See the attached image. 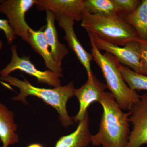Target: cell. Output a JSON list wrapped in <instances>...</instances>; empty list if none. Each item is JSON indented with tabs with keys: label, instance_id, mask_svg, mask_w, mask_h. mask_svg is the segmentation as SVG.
Segmentation results:
<instances>
[{
	"label": "cell",
	"instance_id": "1",
	"mask_svg": "<svg viewBox=\"0 0 147 147\" xmlns=\"http://www.w3.org/2000/svg\"><path fill=\"white\" fill-rule=\"evenodd\" d=\"M102 112L99 130L92 135L91 144L96 146L126 147L130 130V113L123 112L110 92H105L100 102Z\"/></svg>",
	"mask_w": 147,
	"mask_h": 147
},
{
	"label": "cell",
	"instance_id": "2",
	"mask_svg": "<svg viewBox=\"0 0 147 147\" xmlns=\"http://www.w3.org/2000/svg\"><path fill=\"white\" fill-rule=\"evenodd\" d=\"M24 79V81H22L10 75L0 77V80L17 87L20 90L19 94L12 98L14 101H20L27 104L26 98L29 96L38 98L56 109L64 127H67L73 125L74 123L73 117L69 115L66 108L69 99L74 96L75 88L73 82L63 86L46 89L35 87L26 79L25 78Z\"/></svg>",
	"mask_w": 147,
	"mask_h": 147
},
{
	"label": "cell",
	"instance_id": "3",
	"mask_svg": "<svg viewBox=\"0 0 147 147\" xmlns=\"http://www.w3.org/2000/svg\"><path fill=\"white\" fill-rule=\"evenodd\" d=\"M88 35L92 47L91 54L102 71L107 88L121 109L129 111L139 102L141 96L131 90L124 81L119 69L120 63L117 59L110 53L105 52L102 54L96 46L92 36Z\"/></svg>",
	"mask_w": 147,
	"mask_h": 147
},
{
	"label": "cell",
	"instance_id": "4",
	"mask_svg": "<svg viewBox=\"0 0 147 147\" xmlns=\"http://www.w3.org/2000/svg\"><path fill=\"white\" fill-rule=\"evenodd\" d=\"M81 26L88 35L119 46H124L131 41L141 40L134 28L119 16L93 14L86 9Z\"/></svg>",
	"mask_w": 147,
	"mask_h": 147
},
{
	"label": "cell",
	"instance_id": "5",
	"mask_svg": "<svg viewBox=\"0 0 147 147\" xmlns=\"http://www.w3.org/2000/svg\"><path fill=\"white\" fill-rule=\"evenodd\" d=\"M11 50L12 55L11 61L0 71L1 77L8 76L13 71L19 70L35 77L40 83L47 84L54 88L61 86L60 78L63 77L62 74H58L50 70H38L31 62L30 56H18L16 45H11Z\"/></svg>",
	"mask_w": 147,
	"mask_h": 147
},
{
	"label": "cell",
	"instance_id": "6",
	"mask_svg": "<svg viewBox=\"0 0 147 147\" xmlns=\"http://www.w3.org/2000/svg\"><path fill=\"white\" fill-rule=\"evenodd\" d=\"M35 2L36 0H0V13L6 16L15 36L28 43L30 27L25 16Z\"/></svg>",
	"mask_w": 147,
	"mask_h": 147
},
{
	"label": "cell",
	"instance_id": "7",
	"mask_svg": "<svg viewBox=\"0 0 147 147\" xmlns=\"http://www.w3.org/2000/svg\"><path fill=\"white\" fill-rule=\"evenodd\" d=\"M90 35L92 36L95 44L98 50L110 53L115 57L120 63L131 68L137 73L144 75L141 63V51L139 42L131 41L122 47Z\"/></svg>",
	"mask_w": 147,
	"mask_h": 147
},
{
	"label": "cell",
	"instance_id": "8",
	"mask_svg": "<svg viewBox=\"0 0 147 147\" xmlns=\"http://www.w3.org/2000/svg\"><path fill=\"white\" fill-rule=\"evenodd\" d=\"M132 125L126 147H141L147 144V93L141 96L139 102L129 111Z\"/></svg>",
	"mask_w": 147,
	"mask_h": 147
},
{
	"label": "cell",
	"instance_id": "9",
	"mask_svg": "<svg viewBox=\"0 0 147 147\" xmlns=\"http://www.w3.org/2000/svg\"><path fill=\"white\" fill-rule=\"evenodd\" d=\"M107 88V85L99 81L94 75L88 78V80L81 88L75 89L74 96L78 98L79 109L78 113L73 117L77 122L83 119L90 105L94 102L100 103L102 96Z\"/></svg>",
	"mask_w": 147,
	"mask_h": 147
},
{
	"label": "cell",
	"instance_id": "10",
	"mask_svg": "<svg viewBox=\"0 0 147 147\" xmlns=\"http://www.w3.org/2000/svg\"><path fill=\"white\" fill-rule=\"evenodd\" d=\"M35 5L38 10L52 12L55 19L66 16L77 22L82 21L86 10L84 0H36Z\"/></svg>",
	"mask_w": 147,
	"mask_h": 147
},
{
	"label": "cell",
	"instance_id": "11",
	"mask_svg": "<svg viewBox=\"0 0 147 147\" xmlns=\"http://www.w3.org/2000/svg\"><path fill=\"white\" fill-rule=\"evenodd\" d=\"M59 26L64 31V38L69 47L76 55L78 60L86 71L88 78L93 75L91 63L94 59L91 53H89L84 49L77 38L74 29V21L72 18L66 16H61L56 18Z\"/></svg>",
	"mask_w": 147,
	"mask_h": 147
},
{
	"label": "cell",
	"instance_id": "12",
	"mask_svg": "<svg viewBox=\"0 0 147 147\" xmlns=\"http://www.w3.org/2000/svg\"><path fill=\"white\" fill-rule=\"evenodd\" d=\"M28 43L32 49L42 56L46 67L50 71L58 74H62L61 66L59 65L55 60L49 50V45L44 35L43 28L34 30L30 28L29 30Z\"/></svg>",
	"mask_w": 147,
	"mask_h": 147
},
{
	"label": "cell",
	"instance_id": "13",
	"mask_svg": "<svg viewBox=\"0 0 147 147\" xmlns=\"http://www.w3.org/2000/svg\"><path fill=\"white\" fill-rule=\"evenodd\" d=\"M89 117L88 112L82 120L79 121L77 128L68 135L61 137L55 147H88L91 143Z\"/></svg>",
	"mask_w": 147,
	"mask_h": 147
},
{
	"label": "cell",
	"instance_id": "14",
	"mask_svg": "<svg viewBox=\"0 0 147 147\" xmlns=\"http://www.w3.org/2000/svg\"><path fill=\"white\" fill-rule=\"evenodd\" d=\"M46 26L44 35L54 60L59 65L61 66L64 58L68 55L69 51L66 45L61 43L55 26V17L53 13L46 11Z\"/></svg>",
	"mask_w": 147,
	"mask_h": 147
},
{
	"label": "cell",
	"instance_id": "15",
	"mask_svg": "<svg viewBox=\"0 0 147 147\" xmlns=\"http://www.w3.org/2000/svg\"><path fill=\"white\" fill-rule=\"evenodd\" d=\"M17 127L13 112L0 103V139L3 144L2 147H8L19 142V137L16 133Z\"/></svg>",
	"mask_w": 147,
	"mask_h": 147
},
{
	"label": "cell",
	"instance_id": "16",
	"mask_svg": "<svg viewBox=\"0 0 147 147\" xmlns=\"http://www.w3.org/2000/svg\"><path fill=\"white\" fill-rule=\"evenodd\" d=\"M122 18L134 28L141 40H147V0H142L136 10Z\"/></svg>",
	"mask_w": 147,
	"mask_h": 147
},
{
	"label": "cell",
	"instance_id": "17",
	"mask_svg": "<svg viewBox=\"0 0 147 147\" xmlns=\"http://www.w3.org/2000/svg\"><path fill=\"white\" fill-rule=\"evenodd\" d=\"M86 10L93 14L105 16H118L113 0H84Z\"/></svg>",
	"mask_w": 147,
	"mask_h": 147
},
{
	"label": "cell",
	"instance_id": "18",
	"mask_svg": "<svg viewBox=\"0 0 147 147\" xmlns=\"http://www.w3.org/2000/svg\"><path fill=\"white\" fill-rule=\"evenodd\" d=\"M119 69L124 81L131 90L147 91V75L137 73L121 63Z\"/></svg>",
	"mask_w": 147,
	"mask_h": 147
},
{
	"label": "cell",
	"instance_id": "19",
	"mask_svg": "<svg viewBox=\"0 0 147 147\" xmlns=\"http://www.w3.org/2000/svg\"><path fill=\"white\" fill-rule=\"evenodd\" d=\"M118 16L123 17L136 10L142 3L140 0H113Z\"/></svg>",
	"mask_w": 147,
	"mask_h": 147
},
{
	"label": "cell",
	"instance_id": "20",
	"mask_svg": "<svg viewBox=\"0 0 147 147\" xmlns=\"http://www.w3.org/2000/svg\"><path fill=\"white\" fill-rule=\"evenodd\" d=\"M0 30L3 31L4 32L8 45L12 44L16 38V36L9 24L7 19L0 18Z\"/></svg>",
	"mask_w": 147,
	"mask_h": 147
},
{
	"label": "cell",
	"instance_id": "21",
	"mask_svg": "<svg viewBox=\"0 0 147 147\" xmlns=\"http://www.w3.org/2000/svg\"><path fill=\"white\" fill-rule=\"evenodd\" d=\"M141 51V63L144 74L147 76V40L139 42Z\"/></svg>",
	"mask_w": 147,
	"mask_h": 147
},
{
	"label": "cell",
	"instance_id": "22",
	"mask_svg": "<svg viewBox=\"0 0 147 147\" xmlns=\"http://www.w3.org/2000/svg\"><path fill=\"white\" fill-rule=\"evenodd\" d=\"M27 147H44L40 144H33L29 145Z\"/></svg>",
	"mask_w": 147,
	"mask_h": 147
},
{
	"label": "cell",
	"instance_id": "23",
	"mask_svg": "<svg viewBox=\"0 0 147 147\" xmlns=\"http://www.w3.org/2000/svg\"><path fill=\"white\" fill-rule=\"evenodd\" d=\"M3 47V43L1 40H0V51L1 50L2 48Z\"/></svg>",
	"mask_w": 147,
	"mask_h": 147
}]
</instances>
